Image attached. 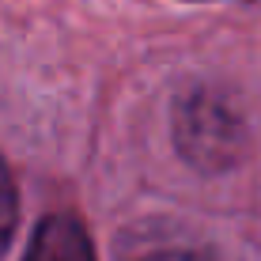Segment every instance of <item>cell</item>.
Instances as JSON below:
<instances>
[{
	"mask_svg": "<svg viewBox=\"0 0 261 261\" xmlns=\"http://www.w3.org/2000/svg\"><path fill=\"white\" fill-rule=\"evenodd\" d=\"M178 140L193 163L223 167L242 148V129L239 118L223 102H216L208 95H193L178 114Z\"/></svg>",
	"mask_w": 261,
	"mask_h": 261,
	"instance_id": "6da1fadb",
	"label": "cell"
},
{
	"mask_svg": "<svg viewBox=\"0 0 261 261\" xmlns=\"http://www.w3.org/2000/svg\"><path fill=\"white\" fill-rule=\"evenodd\" d=\"M15 220H19V204H15V186L8 174L4 159H0V254L8 250V242L15 235Z\"/></svg>",
	"mask_w": 261,
	"mask_h": 261,
	"instance_id": "3957f363",
	"label": "cell"
},
{
	"mask_svg": "<svg viewBox=\"0 0 261 261\" xmlns=\"http://www.w3.org/2000/svg\"><path fill=\"white\" fill-rule=\"evenodd\" d=\"M23 261H95V250L72 216H46L31 235Z\"/></svg>",
	"mask_w": 261,
	"mask_h": 261,
	"instance_id": "7a4b0ae2",
	"label": "cell"
},
{
	"mask_svg": "<svg viewBox=\"0 0 261 261\" xmlns=\"http://www.w3.org/2000/svg\"><path fill=\"white\" fill-rule=\"evenodd\" d=\"M140 261H212L208 254H197V250H163V254H151Z\"/></svg>",
	"mask_w": 261,
	"mask_h": 261,
	"instance_id": "277c9868",
	"label": "cell"
}]
</instances>
